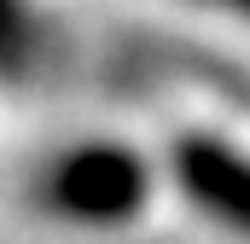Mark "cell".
I'll list each match as a JSON object with an SVG mask.
<instances>
[{
  "label": "cell",
  "instance_id": "obj_3",
  "mask_svg": "<svg viewBox=\"0 0 250 244\" xmlns=\"http://www.w3.org/2000/svg\"><path fill=\"white\" fill-rule=\"evenodd\" d=\"M35 53V23L29 0H0V76H18Z\"/></svg>",
  "mask_w": 250,
  "mask_h": 244
},
{
  "label": "cell",
  "instance_id": "obj_1",
  "mask_svg": "<svg viewBox=\"0 0 250 244\" xmlns=\"http://www.w3.org/2000/svg\"><path fill=\"white\" fill-rule=\"evenodd\" d=\"M146 198H151V169L134 145L117 140L70 145L41 175V203L76 227H123L146 209Z\"/></svg>",
  "mask_w": 250,
  "mask_h": 244
},
{
  "label": "cell",
  "instance_id": "obj_4",
  "mask_svg": "<svg viewBox=\"0 0 250 244\" xmlns=\"http://www.w3.org/2000/svg\"><path fill=\"white\" fill-rule=\"evenodd\" d=\"M198 6H221V12H239V18H250V0H198Z\"/></svg>",
  "mask_w": 250,
  "mask_h": 244
},
{
  "label": "cell",
  "instance_id": "obj_2",
  "mask_svg": "<svg viewBox=\"0 0 250 244\" xmlns=\"http://www.w3.org/2000/svg\"><path fill=\"white\" fill-rule=\"evenodd\" d=\"M175 181L215 227L250 239V151L215 134H187L175 145Z\"/></svg>",
  "mask_w": 250,
  "mask_h": 244
}]
</instances>
